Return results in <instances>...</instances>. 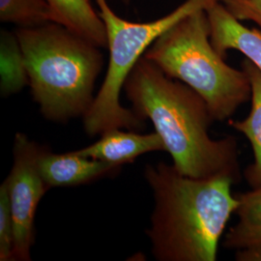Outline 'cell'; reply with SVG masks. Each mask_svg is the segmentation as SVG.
I'll return each instance as SVG.
<instances>
[{
	"instance_id": "obj_5",
	"label": "cell",
	"mask_w": 261,
	"mask_h": 261,
	"mask_svg": "<svg viewBox=\"0 0 261 261\" xmlns=\"http://www.w3.org/2000/svg\"><path fill=\"white\" fill-rule=\"evenodd\" d=\"M221 0H186L176 9L148 22H133L120 18L108 0H95L103 19L110 59L103 84L84 114V130L89 137L113 129L138 130L145 122L120 103V93L130 71L151 45L168 28L196 10H206Z\"/></svg>"
},
{
	"instance_id": "obj_15",
	"label": "cell",
	"mask_w": 261,
	"mask_h": 261,
	"mask_svg": "<svg viewBox=\"0 0 261 261\" xmlns=\"http://www.w3.org/2000/svg\"><path fill=\"white\" fill-rule=\"evenodd\" d=\"M15 230L6 182L0 187V260L14 261Z\"/></svg>"
},
{
	"instance_id": "obj_10",
	"label": "cell",
	"mask_w": 261,
	"mask_h": 261,
	"mask_svg": "<svg viewBox=\"0 0 261 261\" xmlns=\"http://www.w3.org/2000/svg\"><path fill=\"white\" fill-rule=\"evenodd\" d=\"M241 67L251 83V110L245 119H229L228 125L241 133L251 143L253 162L246 168L244 177L252 189H255L261 187V73L248 59L243 60Z\"/></svg>"
},
{
	"instance_id": "obj_16",
	"label": "cell",
	"mask_w": 261,
	"mask_h": 261,
	"mask_svg": "<svg viewBox=\"0 0 261 261\" xmlns=\"http://www.w3.org/2000/svg\"><path fill=\"white\" fill-rule=\"evenodd\" d=\"M234 18L256 23L261 29V0H221Z\"/></svg>"
},
{
	"instance_id": "obj_11",
	"label": "cell",
	"mask_w": 261,
	"mask_h": 261,
	"mask_svg": "<svg viewBox=\"0 0 261 261\" xmlns=\"http://www.w3.org/2000/svg\"><path fill=\"white\" fill-rule=\"evenodd\" d=\"M53 21L92 42L108 47V36L103 19L90 0H47Z\"/></svg>"
},
{
	"instance_id": "obj_4",
	"label": "cell",
	"mask_w": 261,
	"mask_h": 261,
	"mask_svg": "<svg viewBox=\"0 0 261 261\" xmlns=\"http://www.w3.org/2000/svg\"><path fill=\"white\" fill-rule=\"evenodd\" d=\"M144 56L166 75L199 94L214 121L229 120L251 100L247 73L228 65L213 47L204 9L196 10L168 28Z\"/></svg>"
},
{
	"instance_id": "obj_17",
	"label": "cell",
	"mask_w": 261,
	"mask_h": 261,
	"mask_svg": "<svg viewBox=\"0 0 261 261\" xmlns=\"http://www.w3.org/2000/svg\"><path fill=\"white\" fill-rule=\"evenodd\" d=\"M237 261H261V244L236 251Z\"/></svg>"
},
{
	"instance_id": "obj_12",
	"label": "cell",
	"mask_w": 261,
	"mask_h": 261,
	"mask_svg": "<svg viewBox=\"0 0 261 261\" xmlns=\"http://www.w3.org/2000/svg\"><path fill=\"white\" fill-rule=\"evenodd\" d=\"M236 196L238 221L225 234L224 241V247L233 251L261 244V187Z\"/></svg>"
},
{
	"instance_id": "obj_8",
	"label": "cell",
	"mask_w": 261,
	"mask_h": 261,
	"mask_svg": "<svg viewBox=\"0 0 261 261\" xmlns=\"http://www.w3.org/2000/svg\"><path fill=\"white\" fill-rule=\"evenodd\" d=\"M38 168L48 189L83 185L120 169V167L77 155L74 151L56 154L46 147L40 153Z\"/></svg>"
},
{
	"instance_id": "obj_2",
	"label": "cell",
	"mask_w": 261,
	"mask_h": 261,
	"mask_svg": "<svg viewBox=\"0 0 261 261\" xmlns=\"http://www.w3.org/2000/svg\"><path fill=\"white\" fill-rule=\"evenodd\" d=\"M144 177L155 205L146 234L159 261H216L226 225L239 206L230 178L196 179L173 165L148 164Z\"/></svg>"
},
{
	"instance_id": "obj_3",
	"label": "cell",
	"mask_w": 261,
	"mask_h": 261,
	"mask_svg": "<svg viewBox=\"0 0 261 261\" xmlns=\"http://www.w3.org/2000/svg\"><path fill=\"white\" fill-rule=\"evenodd\" d=\"M15 32L33 99L44 117L61 123L84 117L103 69L101 47L54 21Z\"/></svg>"
},
{
	"instance_id": "obj_7",
	"label": "cell",
	"mask_w": 261,
	"mask_h": 261,
	"mask_svg": "<svg viewBox=\"0 0 261 261\" xmlns=\"http://www.w3.org/2000/svg\"><path fill=\"white\" fill-rule=\"evenodd\" d=\"M205 12L210 41L217 53L225 58L228 50H237L261 73V29L243 25L221 1L211 4Z\"/></svg>"
},
{
	"instance_id": "obj_14",
	"label": "cell",
	"mask_w": 261,
	"mask_h": 261,
	"mask_svg": "<svg viewBox=\"0 0 261 261\" xmlns=\"http://www.w3.org/2000/svg\"><path fill=\"white\" fill-rule=\"evenodd\" d=\"M0 19L19 28H36L53 21L47 0H0Z\"/></svg>"
},
{
	"instance_id": "obj_9",
	"label": "cell",
	"mask_w": 261,
	"mask_h": 261,
	"mask_svg": "<svg viewBox=\"0 0 261 261\" xmlns=\"http://www.w3.org/2000/svg\"><path fill=\"white\" fill-rule=\"evenodd\" d=\"M155 151H166V145L156 132L144 135L133 130L113 129L102 134L93 144L74 152L84 157L121 167L143 154Z\"/></svg>"
},
{
	"instance_id": "obj_6",
	"label": "cell",
	"mask_w": 261,
	"mask_h": 261,
	"mask_svg": "<svg viewBox=\"0 0 261 261\" xmlns=\"http://www.w3.org/2000/svg\"><path fill=\"white\" fill-rule=\"evenodd\" d=\"M43 146L18 133L13 146L14 162L6 182L15 230V260L29 261L35 242V217L47 188L40 174L38 159Z\"/></svg>"
},
{
	"instance_id": "obj_13",
	"label": "cell",
	"mask_w": 261,
	"mask_h": 261,
	"mask_svg": "<svg viewBox=\"0 0 261 261\" xmlns=\"http://www.w3.org/2000/svg\"><path fill=\"white\" fill-rule=\"evenodd\" d=\"M29 84L24 56L16 32H0V93L8 97Z\"/></svg>"
},
{
	"instance_id": "obj_1",
	"label": "cell",
	"mask_w": 261,
	"mask_h": 261,
	"mask_svg": "<svg viewBox=\"0 0 261 261\" xmlns=\"http://www.w3.org/2000/svg\"><path fill=\"white\" fill-rule=\"evenodd\" d=\"M123 89L134 112L151 120L178 171L196 179L227 177L234 184L240 182L237 140L233 136L220 140L210 137L214 119L194 89L166 75L144 56L130 71Z\"/></svg>"
},
{
	"instance_id": "obj_18",
	"label": "cell",
	"mask_w": 261,
	"mask_h": 261,
	"mask_svg": "<svg viewBox=\"0 0 261 261\" xmlns=\"http://www.w3.org/2000/svg\"><path fill=\"white\" fill-rule=\"evenodd\" d=\"M121 2H123L124 4H129L130 2V0H120Z\"/></svg>"
}]
</instances>
